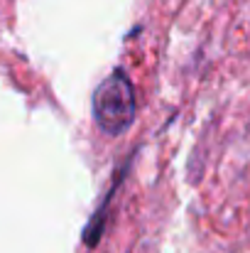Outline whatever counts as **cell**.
I'll list each match as a JSON object with an SVG mask.
<instances>
[{
  "label": "cell",
  "mask_w": 250,
  "mask_h": 253,
  "mask_svg": "<svg viewBox=\"0 0 250 253\" xmlns=\"http://www.w3.org/2000/svg\"><path fill=\"white\" fill-rule=\"evenodd\" d=\"M93 116L103 133L123 135L135 121V93L123 72L106 77L93 93Z\"/></svg>",
  "instance_id": "obj_1"
}]
</instances>
